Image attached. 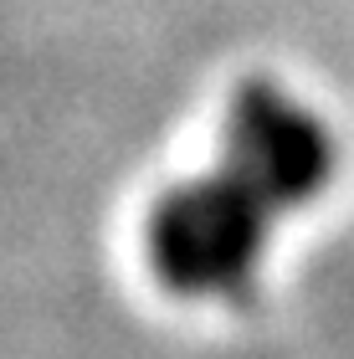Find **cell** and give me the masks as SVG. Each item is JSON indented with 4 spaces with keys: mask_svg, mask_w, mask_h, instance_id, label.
I'll return each mask as SVG.
<instances>
[{
    "mask_svg": "<svg viewBox=\"0 0 354 359\" xmlns=\"http://www.w3.org/2000/svg\"><path fill=\"white\" fill-rule=\"evenodd\" d=\"M334 159V134L308 103L267 77L236 88L221 128V170L241 180L272 216L313 201L329 185Z\"/></svg>",
    "mask_w": 354,
    "mask_h": 359,
    "instance_id": "cell-2",
    "label": "cell"
},
{
    "mask_svg": "<svg viewBox=\"0 0 354 359\" xmlns=\"http://www.w3.org/2000/svg\"><path fill=\"white\" fill-rule=\"evenodd\" d=\"M272 221L278 216L216 165L154 201L149 262L180 298H247L262 272Z\"/></svg>",
    "mask_w": 354,
    "mask_h": 359,
    "instance_id": "cell-1",
    "label": "cell"
}]
</instances>
